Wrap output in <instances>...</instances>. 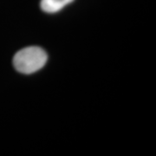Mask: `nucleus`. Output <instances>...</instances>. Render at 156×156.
I'll return each mask as SVG.
<instances>
[{
    "instance_id": "f03ea898",
    "label": "nucleus",
    "mask_w": 156,
    "mask_h": 156,
    "mask_svg": "<svg viewBox=\"0 0 156 156\" xmlns=\"http://www.w3.org/2000/svg\"><path fill=\"white\" fill-rule=\"evenodd\" d=\"M74 0H41L40 6L41 9L46 13H56Z\"/></svg>"
},
{
    "instance_id": "f257e3e1",
    "label": "nucleus",
    "mask_w": 156,
    "mask_h": 156,
    "mask_svg": "<svg viewBox=\"0 0 156 156\" xmlns=\"http://www.w3.org/2000/svg\"><path fill=\"white\" fill-rule=\"evenodd\" d=\"M47 60L48 55L44 49L37 46H30L16 53L13 58V65L18 72L29 75L41 69Z\"/></svg>"
}]
</instances>
